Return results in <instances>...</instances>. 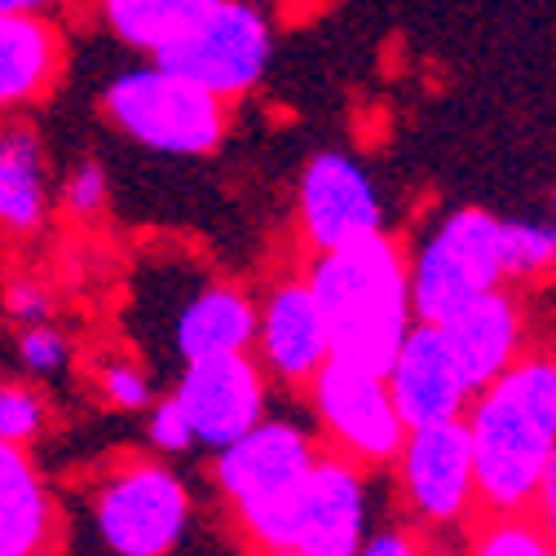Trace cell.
<instances>
[{"mask_svg": "<svg viewBox=\"0 0 556 556\" xmlns=\"http://www.w3.org/2000/svg\"><path fill=\"white\" fill-rule=\"evenodd\" d=\"M309 292L327 327V354L363 371L384 376L402 336L415 323L410 309V261L384 230L318 252Z\"/></svg>", "mask_w": 556, "mask_h": 556, "instance_id": "obj_1", "label": "cell"}, {"mask_svg": "<svg viewBox=\"0 0 556 556\" xmlns=\"http://www.w3.org/2000/svg\"><path fill=\"white\" fill-rule=\"evenodd\" d=\"M477 500L500 517L526 513L556 446V363L513 358L464 406Z\"/></svg>", "mask_w": 556, "mask_h": 556, "instance_id": "obj_2", "label": "cell"}, {"mask_svg": "<svg viewBox=\"0 0 556 556\" xmlns=\"http://www.w3.org/2000/svg\"><path fill=\"white\" fill-rule=\"evenodd\" d=\"M235 513L261 552L292 547L305 556H354L367 534V485L350 459L314 455L301 481L248 500Z\"/></svg>", "mask_w": 556, "mask_h": 556, "instance_id": "obj_3", "label": "cell"}, {"mask_svg": "<svg viewBox=\"0 0 556 556\" xmlns=\"http://www.w3.org/2000/svg\"><path fill=\"white\" fill-rule=\"evenodd\" d=\"M226 106L207 89L181 80L177 72L160 66L155 58L147 66H128L102 89V115L155 155H207L226 137Z\"/></svg>", "mask_w": 556, "mask_h": 556, "instance_id": "obj_4", "label": "cell"}, {"mask_svg": "<svg viewBox=\"0 0 556 556\" xmlns=\"http://www.w3.org/2000/svg\"><path fill=\"white\" fill-rule=\"evenodd\" d=\"M274 58V27L252 0H217L194 27H186L173 45L155 53L160 66L177 72L181 80L207 89L222 102L248 98Z\"/></svg>", "mask_w": 556, "mask_h": 556, "instance_id": "obj_5", "label": "cell"}, {"mask_svg": "<svg viewBox=\"0 0 556 556\" xmlns=\"http://www.w3.org/2000/svg\"><path fill=\"white\" fill-rule=\"evenodd\" d=\"M504 217L485 207H455L410 265V309L420 323H438L446 309L504 288Z\"/></svg>", "mask_w": 556, "mask_h": 556, "instance_id": "obj_6", "label": "cell"}, {"mask_svg": "<svg viewBox=\"0 0 556 556\" xmlns=\"http://www.w3.org/2000/svg\"><path fill=\"white\" fill-rule=\"evenodd\" d=\"M93 526L115 556H168L190 526V495L173 468L128 459L98 485Z\"/></svg>", "mask_w": 556, "mask_h": 556, "instance_id": "obj_7", "label": "cell"}, {"mask_svg": "<svg viewBox=\"0 0 556 556\" xmlns=\"http://www.w3.org/2000/svg\"><path fill=\"white\" fill-rule=\"evenodd\" d=\"M309 389H314L318 420L327 425V433L336 438L344 455L367 459V464H384L397 455L406 425L389 397L384 376L327 358L318 376L309 380Z\"/></svg>", "mask_w": 556, "mask_h": 556, "instance_id": "obj_8", "label": "cell"}, {"mask_svg": "<svg viewBox=\"0 0 556 556\" xmlns=\"http://www.w3.org/2000/svg\"><path fill=\"white\" fill-rule=\"evenodd\" d=\"M393 459L402 468V491H406L410 508L425 521L451 526L477 500L472 442L464 429V415L459 420H442V425L406 429Z\"/></svg>", "mask_w": 556, "mask_h": 556, "instance_id": "obj_9", "label": "cell"}, {"mask_svg": "<svg viewBox=\"0 0 556 556\" xmlns=\"http://www.w3.org/2000/svg\"><path fill=\"white\" fill-rule=\"evenodd\" d=\"M296 203H301V230L318 252L384 230V203L376 181L344 151H323L305 164Z\"/></svg>", "mask_w": 556, "mask_h": 556, "instance_id": "obj_10", "label": "cell"}, {"mask_svg": "<svg viewBox=\"0 0 556 556\" xmlns=\"http://www.w3.org/2000/svg\"><path fill=\"white\" fill-rule=\"evenodd\" d=\"M173 402L190 420L194 446L203 442L222 451L265 415V380L248 354L199 358V363H186L173 389Z\"/></svg>", "mask_w": 556, "mask_h": 556, "instance_id": "obj_11", "label": "cell"}, {"mask_svg": "<svg viewBox=\"0 0 556 556\" xmlns=\"http://www.w3.org/2000/svg\"><path fill=\"white\" fill-rule=\"evenodd\" d=\"M384 384L406 429L459 420L472 397L433 323H410V331L402 336L397 354L384 371Z\"/></svg>", "mask_w": 556, "mask_h": 556, "instance_id": "obj_12", "label": "cell"}, {"mask_svg": "<svg viewBox=\"0 0 556 556\" xmlns=\"http://www.w3.org/2000/svg\"><path fill=\"white\" fill-rule=\"evenodd\" d=\"M314 446L309 438L288 425V420H261L239 433L230 446L217 451V485L222 495L239 508L248 500H261L269 491H283V485L301 481L314 464Z\"/></svg>", "mask_w": 556, "mask_h": 556, "instance_id": "obj_13", "label": "cell"}, {"mask_svg": "<svg viewBox=\"0 0 556 556\" xmlns=\"http://www.w3.org/2000/svg\"><path fill=\"white\" fill-rule=\"evenodd\" d=\"M433 327L446 344L451 363L459 367L468 393L491 384L517 358V344H521L517 301L504 288H491V292H481V296L446 309Z\"/></svg>", "mask_w": 556, "mask_h": 556, "instance_id": "obj_14", "label": "cell"}, {"mask_svg": "<svg viewBox=\"0 0 556 556\" xmlns=\"http://www.w3.org/2000/svg\"><path fill=\"white\" fill-rule=\"evenodd\" d=\"M256 350L265 371H274L288 384H309L327 354V327L318 314V301L309 283H283L274 288L265 309H256Z\"/></svg>", "mask_w": 556, "mask_h": 556, "instance_id": "obj_15", "label": "cell"}, {"mask_svg": "<svg viewBox=\"0 0 556 556\" xmlns=\"http://www.w3.org/2000/svg\"><path fill=\"white\" fill-rule=\"evenodd\" d=\"M66 45L45 14H0V111H27L62 76Z\"/></svg>", "mask_w": 556, "mask_h": 556, "instance_id": "obj_16", "label": "cell"}, {"mask_svg": "<svg viewBox=\"0 0 556 556\" xmlns=\"http://www.w3.org/2000/svg\"><path fill=\"white\" fill-rule=\"evenodd\" d=\"M58 513L27 451H0V556H53Z\"/></svg>", "mask_w": 556, "mask_h": 556, "instance_id": "obj_17", "label": "cell"}, {"mask_svg": "<svg viewBox=\"0 0 556 556\" xmlns=\"http://www.w3.org/2000/svg\"><path fill=\"white\" fill-rule=\"evenodd\" d=\"M181 363L222 358V354H248L256 340V305L248 292L213 283L199 296H190L173 327Z\"/></svg>", "mask_w": 556, "mask_h": 556, "instance_id": "obj_18", "label": "cell"}, {"mask_svg": "<svg viewBox=\"0 0 556 556\" xmlns=\"http://www.w3.org/2000/svg\"><path fill=\"white\" fill-rule=\"evenodd\" d=\"M49 217V160L36 128L0 124V235H36Z\"/></svg>", "mask_w": 556, "mask_h": 556, "instance_id": "obj_19", "label": "cell"}, {"mask_svg": "<svg viewBox=\"0 0 556 556\" xmlns=\"http://www.w3.org/2000/svg\"><path fill=\"white\" fill-rule=\"evenodd\" d=\"M217 0H93V10L102 18V27L137 49V53H160L164 45H173L186 27H194Z\"/></svg>", "mask_w": 556, "mask_h": 556, "instance_id": "obj_20", "label": "cell"}, {"mask_svg": "<svg viewBox=\"0 0 556 556\" xmlns=\"http://www.w3.org/2000/svg\"><path fill=\"white\" fill-rule=\"evenodd\" d=\"M49 425L45 397L31 384L0 380V451H27Z\"/></svg>", "mask_w": 556, "mask_h": 556, "instance_id": "obj_21", "label": "cell"}, {"mask_svg": "<svg viewBox=\"0 0 556 556\" xmlns=\"http://www.w3.org/2000/svg\"><path fill=\"white\" fill-rule=\"evenodd\" d=\"M556 265V222H504V269L539 274Z\"/></svg>", "mask_w": 556, "mask_h": 556, "instance_id": "obj_22", "label": "cell"}, {"mask_svg": "<svg viewBox=\"0 0 556 556\" xmlns=\"http://www.w3.org/2000/svg\"><path fill=\"white\" fill-rule=\"evenodd\" d=\"M472 556H556V543L539 526H530L517 513H508V517H500L495 526H485L477 534Z\"/></svg>", "mask_w": 556, "mask_h": 556, "instance_id": "obj_23", "label": "cell"}, {"mask_svg": "<svg viewBox=\"0 0 556 556\" xmlns=\"http://www.w3.org/2000/svg\"><path fill=\"white\" fill-rule=\"evenodd\" d=\"M18 363H23L27 376L49 380V376L66 371V363H72V340H66L49 318L23 323V331H18Z\"/></svg>", "mask_w": 556, "mask_h": 556, "instance_id": "obj_24", "label": "cell"}, {"mask_svg": "<svg viewBox=\"0 0 556 556\" xmlns=\"http://www.w3.org/2000/svg\"><path fill=\"white\" fill-rule=\"evenodd\" d=\"M111 203V181H106V168L98 160H80L62 181V213H72L80 222H93L106 213Z\"/></svg>", "mask_w": 556, "mask_h": 556, "instance_id": "obj_25", "label": "cell"}, {"mask_svg": "<svg viewBox=\"0 0 556 556\" xmlns=\"http://www.w3.org/2000/svg\"><path fill=\"white\" fill-rule=\"evenodd\" d=\"M147 433H151V446L164 451V455H186V451L194 446L190 420L181 415V406L173 402V393L160 397V402H151V425H147Z\"/></svg>", "mask_w": 556, "mask_h": 556, "instance_id": "obj_26", "label": "cell"}, {"mask_svg": "<svg viewBox=\"0 0 556 556\" xmlns=\"http://www.w3.org/2000/svg\"><path fill=\"white\" fill-rule=\"evenodd\" d=\"M102 393L119 410H147L151 406V380L132 363H106L102 367Z\"/></svg>", "mask_w": 556, "mask_h": 556, "instance_id": "obj_27", "label": "cell"}, {"mask_svg": "<svg viewBox=\"0 0 556 556\" xmlns=\"http://www.w3.org/2000/svg\"><path fill=\"white\" fill-rule=\"evenodd\" d=\"M5 314L18 323H40V318H49V292L40 283H31V278H14L5 288Z\"/></svg>", "mask_w": 556, "mask_h": 556, "instance_id": "obj_28", "label": "cell"}, {"mask_svg": "<svg viewBox=\"0 0 556 556\" xmlns=\"http://www.w3.org/2000/svg\"><path fill=\"white\" fill-rule=\"evenodd\" d=\"M534 508H539V530L556 543V446H552V455H547V464H543V477H539V485H534V500H530Z\"/></svg>", "mask_w": 556, "mask_h": 556, "instance_id": "obj_29", "label": "cell"}, {"mask_svg": "<svg viewBox=\"0 0 556 556\" xmlns=\"http://www.w3.org/2000/svg\"><path fill=\"white\" fill-rule=\"evenodd\" d=\"M354 556H420V547H415L402 530H380V534H363Z\"/></svg>", "mask_w": 556, "mask_h": 556, "instance_id": "obj_30", "label": "cell"}, {"mask_svg": "<svg viewBox=\"0 0 556 556\" xmlns=\"http://www.w3.org/2000/svg\"><path fill=\"white\" fill-rule=\"evenodd\" d=\"M62 0H0V14H53Z\"/></svg>", "mask_w": 556, "mask_h": 556, "instance_id": "obj_31", "label": "cell"}, {"mask_svg": "<svg viewBox=\"0 0 556 556\" xmlns=\"http://www.w3.org/2000/svg\"><path fill=\"white\" fill-rule=\"evenodd\" d=\"M265 556H305V552H292V547H283V552H265Z\"/></svg>", "mask_w": 556, "mask_h": 556, "instance_id": "obj_32", "label": "cell"}]
</instances>
